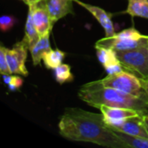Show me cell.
I'll return each mask as SVG.
<instances>
[{
    "instance_id": "cell-11",
    "label": "cell",
    "mask_w": 148,
    "mask_h": 148,
    "mask_svg": "<svg viewBox=\"0 0 148 148\" xmlns=\"http://www.w3.org/2000/svg\"><path fill=\"white\" fill-rule=\"evenodd\" d=\"M73 2L74 0H48L47 4L53 24L67 15L74 14Z\"/></svg>"
},
{
    "instance_id": "cell-19",
    "label": "cell",
    "mask_w": 148,
    "mask_h": 148,
    "mask_svg": "<svg viewBox=\"0 0 148 148\" xmlns=\"http://www.w3.org/2000/svg\"><path fill=\"white\" fill-rule=\"evenodd\" d=\"M3 82L8 85L10 90L16 91L23 85V79L19 76H11L10 75H3Z\"/></svg>"
},
{
    "instance_id": "cell-24",
    "label": "cell",
    "mask_w": 148,
    "mask_h": 148,
    "mask_svg": "<svg viewBox=\"0 0 148 148\" xmlns=\"http://www.w3.org/2000/svg\"><path fill=\"white\" fill-rule=\"evenodd\" d=\"M145 82H146V86H147V88L148 91V80H145Z\"/></svg>"
},
{
    "instance_id": "cell-18",
    "label": "cell",
    "mask_w": 148,
    "mask_h": 148,
    "mask_svg": "<svg viewBox=\"0 0 148 148\" xmlns=\"http://www.w3.org/2000/svg\"><path fill=\"white\" fill-rule=\"evenodd\" d=\"M54 75L56 81L60 83H65L68 82H71L74 79L73 74L71 73V68L69 65L62 63L56 68L54 69Z\"/></svg>"
},
{
    "instance_id": "cell-22",
    "label": "cell",
    "mask_w": 148,
    "mask_h": 148,
    "mask_svg": "<svg viewBox=\"0 0 148 148\" xmlns=\"http://www.w3.org/2000/svg\"><path fill=\"white\" fill-rule=\"evenodd\" d=\"M28 6H30V5H36L39 3H42V2H46L48 0H23Z\"/></svg>"
},
{
    "instance_id": "cell-1",
    "label": "cell",
    "mask_w": 148,
    "mask_h": 148,
    "mask_svg": "<svg viewBox=\"0 0 148 148\" xmlns=\"http://www.w3.org/2000/svg\"><path fill=\"white\" fill-rule=\"evenodd\" d=\"M58 127L61 136L71 141L90 142L110 148H128L106 123L102 114L69 108L62 115Z\"/></svg>"
},
{
    "instance_id": "cell-14",
    "label": "cell",
    "mask_w": 148,
    "mask_h": 148,
    "mask_svg": "<svg viewBox=\"0 0 148 148\" xmlns=\"http://www.w3.org/2000/svg\"><path fill=\"white\" fill-rule=\"evenodd\" d=\"M95 49H96L97 57L104 69L112 66L114 64L120 63L116 51L103 47H95Z\"/></svg>"
},
{
    "instance_id": "cell-2",
    "label": "cell",
    "mask_w": 148,
    "mask_h": 148,
    "mask_svg": "<svg viewBox=\"0 0 148 148\" xmlns=\"http://www.w3.org/2000/svg\"><path fill=\"white\" fill-rule=\"evenodd\" d=\"M79 98L91 107L101 106L132 108L142 112L148 111V101L129 95L121 90L102 85L100 80L86 83L78 91Z\"/></svg>"
},
{
    "instance_id": "cell-23",
    "label": "cell",
    "mask_w": 148,
    "mask_h": 148,
    "mask_svg": "<svg viewBox=\"0 0 148 148\" xmlns=\"http://www.w3.org/2000/svg\"><path fill=\"white\" fill-rule=\"evenodd\" d=\"M142 121H143L145 128H146V130H147V132L148 134V112L142 115Z\"/></svg>"
},
{
    "instance_id": "cell-8",
    "label": "cell",
    "mask_w": 148,
    "mask_h": 148,
    "mask_svg": "<svg viewBox=\"0 0 148 148\" xmlns=\"http://www.w3.org/2000/svg\"><path fill=\"white\" fill-rule=\"evenodd\" d=\"M99 109L103 114L106 123L110 127L115 126L127 118L142 115L147 113V112H142L132 108L108 107V106H101Z\"/></svg>"
},
{
    "instance_id": "cell-12",
    "label": "cell",
    "mask_w": 148,
    "mask_h": 148,
    "mask_svg": "<svg viewBox=\"0 0 148 148\" xmlns=\"http://www.w3.org/2000/svg\"><path fill=\"white\" fill-rule=\"evenodd\" d=\"M49 36L50 34H47L40 36L37 42L29 49L31 54L34 66L39 65L42 61V56H44V54H46L47 52L52 49L49 42Z\"/></svg>"
},
{
    "instance_id": "cell-6",
    "label": "cell",
    "mask_w": 148,
    "mask_h": 148,
    "mask_svg": "<svg viewBox=\"0 0 148 148\" xmlns=\"http://www.w3.org/2000/svg\"><path fill=\"white\" fill-rule=\"evenodd\" d=\"M28 49V43L23 39L15 43L12 49H5L6 58L11 74L21 75L23 76L29 75V71L25 66Z\"/></svg>"
},
{
    "instance_id": "cell-9",
    "label": "cell",
    "mask_w": 148,
    "mask_h": 148,
    "mask_svg": "<svg viewBox=\"0 0 148 148\" xmlns=\"http://www.w3.org/2000/svg\"><path fill=\"white\" fill-rule=\"evenodd\" d=\"M74 2L78 3L80 6L83 7L84 9H86L88 12H90L95 16V18L100 23L101 27L104 29L106 37L112 36L115 34L114 23L112 21V14L107 12L105 10H103L101 7L95 6L88 3H84L81 0H74Z\"/></svg>"
},
{
    "instance_id": "cell-3",
    "label": "cell",
    "mask_w": 148,
    "mask_h": 148,
    "mask_svg": "<svg viewBox=\"0 0 148 148\" xmlns=\"http://www.w3.org/2000/svg\"><path fill=\"white\" fill-rule=\"evenodd\" d=\"M148 45V36L141 34L135 28L131 27L115 33L109 37H104L96 42L95 47L111 49L116 52L134 49Z\"/></svg>"
},
{
    "instance_id": "cell-4",
    "label": "cell",
    "mask_w": 148,
    "mask_h": 148,
    "mask_svg": "<svg viewBox=\"0 0 148 148\" xmlns=\"http://www.w3.org/2000/svg\"><path fill=\"white\" fill-rule=\"evenodd\" d=\"M100 82L106 87L114 88L148 101V91L145 79L139 78L127 71L122 70L115 74L108 75L105 78L101 79Z\"/></svg>"
},
{
    "instance_id": "cell-21",
    "label": "cell",
    "mask_w": 148,
    "mask_h": 148,
    "mask_svg": "<svg viewBox=\"0 0 148 148\" xmlns=\"http://www.w3.org/2000/svg\"><path fill=\"white\" fill-rule=\"evenodd\" d=\"M16 20L13 16L10 15H3L0 18V28L2 31L5 32L10 30L16 23Z\"/></svg>"
},
{
    "instance_id": "cell-16",
    "label": "cell",
    "mask_w": 148,
    "mask_h": 148,
    "mask_svg": "<svg viewBox=\"0 0 148 148\" xmlns=\"http://www.w3.org/2000/svg\"><path fill=\"white\" fill-rule=\"evenodd\" d=\"M66 53L56 49V50L51 49L50 51L44 54L42 56V62L44 66L49 69H54L57 66L62 63L65 58Z\"/></svg>"
},
{
    "instance_id": "cell-20",
    "label": "cell",
    "mask_w": 148,
    "mask_h": 148,
    "mask_svg": "<svg viewBox=\"0 0 148 148\" xmlns=\"http://www.w3.org/2000/svg\"><path fill=\"white\" fill-rule=\"evenodd\" d=\"M5 47L1 45L0 46V73L2 75H11L9 64L7 62L6 58V54H5Z\"/></svg>"
},
{
    "instance_id": "cell-5",
    "label": "cell",
    "mask_w": 148,
    "mask_h": 148,
    "mask_svg": "<svg viewBox=\"0 0 148 148\" xmlns=\"http://www.w3.org/2000/svg\"><path fill=\"white\" fill-rule=\"evenodd\" d=\"M116 53L125 71L148 80V45Z\"/></svg>"
},
{
    "instance_id": "cell-7",
    "label": "cell",
    "mask_w": 148,
    "mask_h": 148,
    "mask_svg": "<svg viewBox=\"0 0 148 148\" xmlns=\"http://www.w3.org/2000/svg\"><path fill=\"white\" fill-rule=\"evenodd\" d=\"M47 2L48 1L39 3L36 5L28 6L29 10L31 12L34 24L40 36L50 34L51 29L54 26L51 21Z\"/></svg>"
},
{
    "instance_id": "cell-13",
    "label": "cell",
    "mask_w": 148,
    "mask_h": 148,
    "mask_svg": "<svg viewBox=\"0 0 148 148\" xmlns=\"http://www.w3.org/2000/svg\"><path fill=\"white\" fill-rule=\"evenodd\" d=\"M125 13L132 16L148 19V0H128Z\"/></svg>"
},
{
    "instance_id": "cell-17",
    "label": "cell",
    "mask_w": 148,
    "mask_h": 148,
    "mask_svg": "<svg viewBox=\"0 0 148 148\" xmlns=\"http://www.w3.org/2000/svg\"><path fill=\"white\" fill-rule=\"evenodd\" d=\"M116 134L128 147L148 148V138L129 135L121 132H116Z\"/></svg>"
},
{
    "instance_id": "cell-15",
    "label": "cell",
    "mask_w": 148,
    "mask_h": 148,
    "mask_svg": "<svg viewBox=\"0 0 148 148\" xmlns=\"http://www.w3.org/2000/svg\"><path fill=\"white\" fill-rule=\"evenodd\" d=\"M24 30H25V35H24L23 40L28 43V46L29 49L30 47L35 45L40 38V35L34 24V22L32 19V15L29 10L27 15Z\"/></svg>"
},
{
    "instance_id": "cell-10",
    "label": "cell",
    "mask_w": 148,
    "mask_h": 148,
    "mask_svg": "<svg viewBox=\"0 0 148 148\" xmlns=\"http://www.w3.org/2000/svg\"><path fill=\"white\" fill-rule=\"evenodd\" d=\"M142 115L127 118L115 126L109 127L112 130L115 132H121L129 135L148 138V134L142 121Z\"/></svg>"
}]
</instances>
